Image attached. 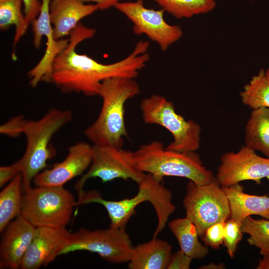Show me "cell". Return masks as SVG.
Here are the masks:
<instances>
[{
  "label": "cell",
  "instance_id": "cell-26",
  "mask_svg": "<svg viewBox=\"0 0 269 269\" xmlns=\"http://www.w3.org/2000/svg\"><path fill=\"white\" fill-rule=\"evenodd\" d=\"M243 233L249 235L247 242L260 249L262 256L269 252V220L247 217L242 224Z\"/></svg>",
  "mask_w": 269,
  "mask_h": 269
},
{
  "label": "cell",
  "instance_id": "cell-10",
  "mask_svg": "<svg viewBox=\"0 0 269 269\" xmlns=\"http://www.w3.org/2000/svg\"><path fill=\"white\" fill-rule=\"evenodd\" d=\"M93 149L91 163L75 186L78 195L90 178L98 177L103 183L118 178L131 179L138 184L146 174L136 168L134 151L110 145H93Z\"/></svg>",
  "mask_w": 269,
  "mask_h": 269
},
{
  "label": "cell",
  "instance_id": "cell-18",
  "mask_svg": "<svg viewBox=\"0 0 269 269\" xmlns=\"http://www.w3.org/2000/svg\"><path fill=\"white\" fill-rule=\"evenodd\" d=\"M229 201L230 218L242 224L247 217L258 215L269 220V197L246 193L239 183L222 187Z\"/></svg>",
  "mask_w": 269,
  "mask_h": 269
},
{
  "label": "cell",
  "instance_id": "cell-25",
  "mask_svg": "<svg viewBox=\"0 0 269 269\" xmlns=\"http://www.w3.org/2000/svg\"><path fill=\"white\" fill-rule=\"evenodd\" d=\"M240 95L242 103L253 109L269 108V82L264 69L245 85Z\"/></svg>",
  "mask_w": 269,
  "mask_h": 269
},
{
  "label": "cell",
  "instance_id": "cell-13",
  "mask_svg": "<svg viewBox=\"0 0 269 269\" xmlns=\"http://www.w3.org/2000/svg\"><path fill=\"white\" fill-rule=\"evenodd\" d=\"M51 0H41L40 11L31 22L33 44L38 49L43 36L46 37L44 54L38 63L28 73L30 85L36 87L39 82H50L52 65L55 58L68 45L69 39L56 40L54 38L53 26L50 19L49 4Z\"/></svg>",
  "mask_w": 269,
  "mask_h": 269
},
{
  "label": "cell",
  "instance_id": "cell-24",
  "mask_svg": "<svg viewBox=\"0 0 269 269\" xmlns=\"http://www.w3.org/2000/svg\"><path fill=\"white\" fill-rule=\"evenodd\" d=\"M22 5L21 0H0V29L4 31L12 25L15 26L13 49L27 29L21 10Z\"/></svg>",
  "mask_w": 269,
  "mask_h": 269
},
{
  "label": "cell",
  "instance_id": "cell-5",
  "mask_svg": "<svg viewBox=\"0 0 269 269\" xmlns=\"http://www.w3.org/2000/svg\"><path fill=\"white\" fill-rule=\"evenodd\" d=\"M72 119L70 110L52 108L37 121L25 120L22 134L26 137V149L18 160L24 191L31 187L34 178L47 166V161L55 155L50 144L53 135Z\"/></svg>",
  "mask_w": 269,
  "mask_h": 269
},
{
  "label": "cell",
  "instance_id": "cell-30",
  "mask_svg": "<svg viewBox=\"0 0 269 269\" xmlns=\"http://www.w3.org/2000/svg\"><path fill=\"white\" fill-rule=\"evenodd\" d=\"M24 6V14L27 27L38 15L41 8L39 0H21Z\"/></svg>",
  "mask_w": 269,
  "mask_h": 269
},
{
  "label": "cell",
  "instance_id": "cell-8",
  "mask_svg": "<svg viewBox=\"0 0 269 269\" xmlns=\"http://www.w3.org/2000/svg\"><path fill=\"white\" fill-rule=\"evenodd\" d=\"M186 191L183 200L186 217L196 226L200 237L211 225L230 218L229 200L215 178L204 185L189 180Z\"/></svg>",
  "mask_w": 269,
  "mask_h": 269
},
{
  "label": "cell",
  "instance_id": "cell-36",
  "mask_svg": "<svg viewBox=\"0 0 269 269\" xmlns=\"http://www.w3.org/2000/svg\"><path fill=\"white\" fill-rule=\"evenodd\" d=\"M265 75L267 79L269 82V67L266 70H265Z\"/></svg>",
  "mask_w": 269,
  "mask_h": 269
},
{
  "label": "cell",
  "instance_id": "cell-4",
  "mask_svg": "<svg viewBox=\"0 0 269 269\" xmlns=\"http://www.w3.org/2000/svg\"><path fill=\"white\" fill-rule=\"evenodd\" d=\"M134 152L137 169L150 174L160 182L165 176H176L204 185L215 178L195 151L169 150L161 141L153 140L140 145Z\"/></svg>",
  "mask_w": 269,
  "mask_h": 269
},
{
  "label": "cell",
  "instance_id": "cell-17",
  "mask_svg": "<svg viewBox=\"0 0 269 269\" xmlns=\"http://www.w3.org/2000/svg\"><path fill=\"white\" fill-rule=\"evenodd\" d=\"M98 9L97 4L82 0H51L49 16L55 39L69 35L81 19Z\"/></svg>",
  "mask_w": 269,
  "mask_h": 269
},
{
  "label": "cell",
  "instance_id": "cell-33",
  "mask_svg": "<svg viewBox=\"0 0 269 269\" xmlns=\"http://www.w3.org/2000/svg\"><path fill=\"white\" fill-rule=\"evenodd\" d=\"M84 2H92L98 6L99 9L105 10L115 7L119 2L123 0H82Z\"/></svg>",
  "mask_w": 269,
  "mask_h": 269
},
{
  "label": "cell",
  "instance_id": "cell-9",
  "mask_svg": "<svg viewBox=\"0 0 269 269\" xmlns=\"http://www.w3.org/2000/svg\"><path fill=\"white\" fill-rule=\"evenodd\" d=\"M134 246L125 229L109 227L89 230L81 228L71 233L58 256L70 252L86 251L98 254L112 264L128 263Z\"/></svg>",
  "mask_w": 269,
  "mask_h": 269
},
{
  "label": "cell",
  "instance_id": "cell-19",
  "mask_svg": "<svg viewBox=\"0 0 269 269\" xmlns=\"http://www.w3.org/2000/svg\"><path fill=\"white\" fill-rule=\"evenodd\" d=\"M171 256V245L153 237L133 247L128 267L130 269H167Z\"/></svg>",
  "mask_w": 269,
  "mask_h": 269
},
{
  "label": "cell",
  "instance_id": "cell-21",
  "mask_svg": "<svg viewBox=\"0 0 269 269\" xmlns=\"http://www.w3.org/2000/svg\"><path fill=\"white\" fill-rule=\"evenodd\" d=\"M245 143L269 158V108L253 109L246 126Z\"/></svg>",
  "mask_w": 269,
  "mask_h": 269
},
{
  "label": "cell",
  "instance_id": "cell-35",
  "mask_svg": "<svg viewBox=\"0 0 269 269\" xmlns=\"http://www.w3.org/2000/svg\"><path fill=\"white\" fill-rule=\"evenodd\" d=\"M226 267L223 263L216 264L214 263H210L208 265L202 266L199 269H225Z\"/></svg>",
  "mask_w": 269,
  "mask_h": 269
},
{
  "label": "cell",
  "instance_id": "cell-3",
  "mask_svg": "<svg viewBox=\"0 0 269 269\" xmlns=\"http://www.w3.org/2000/svg\"><path fill=\"white\" fill-rule=\"evenodd\" d=\"M138 185V192L135 196L118 201L105 199L96 190H83L78 195L77 204L102 205L108 212L110 219V227L126 229L130 219L135 214L136 207L142 202H149L154 209L157 218V224L153 236L157 237L175 210L172 202L171 192L148 173Z\"/></svg>",
  "mask_w": 269,
  "mask_h": 269
},
{
  "label": "cell",
  "instance_id": "cell-14",
  "mask_svg": "<svg viewBox=\"0 0 269 269\" xmlns=\"http://www.w3.org/2000/svg\"><path fill=\"white\" fill-rule=\"evenodd\" d=\"M93 151V145L83 141L70 146L65 159L51 168L38 173L33 179L34 184L36 186H63L88 169Z\"/></svg>",
  "mask_w": 269,
  "mask_h": 269
},
{
  "label": "cell",
  "instance_id": "cell-22",
  "mask_svg": "<svg viewBox=\"0 0 269 269\" xmlns=\"http://www.w3.org/2000/svg\"><path fill=\"white\" fill-rule=\"evenodd\" d=\"M23 177L18 173L0 192V232L21 214Z\"/></svg>",
  "mask_w": 269,
  "mask_h": 269
},
{
  "label": "cell",
  "instance_id": "cell-6",
  "mask_svg": "<svg viewBox=\"0 0 269 269\" xmlns=\"http://www.w3.org/2000/svg\"><path fill=\"white\" fill-rule=\"evenodd\" d=\"M76 205L63 186L30 187L22 195L20 215L36 228L66 227Z\"/></svg>",
  "mask_w": 269,
  "mask_h": 269
},
{
  "label": "cell",
  "instance_id": "cell-34",
  "mask_svg": "<svg viewBox=\"0 0 269 269\" xmlns=\"http://www.w3.org/2000/svg\"><path fill=\"white\" fill-rule=\"evenodd\" d=\"M257 269H269V252L263 255V258L259 261Z\"/></svg>",
  "mask_w": 269,
  "mask_h": 269
},
{
  "label": "cell",
  "instance_id": "cell-16",
  "mask_svg": "<svg viewBox=\"0 0 269 269\" xmlns=\"http://www.w3.org/2000/svg\"><path fill=\"white\" fill-rule=\"evenodd\" d=\"M66 227L37 228L35 236L22 260L21 269H38L52 262L69 240Z\"/></svg>",
  "mask_w": 269,
  "mask_h": 269
},
{
  "label": "cell",
  "instance_id": "cell-27",
  "mask_svg": "<svg viewBox=\"0 0 269 269\" xmlns=\"http://www.w3.org/2000/svg\"><path fill=\"white\" fill-rule=\"evenodd\" d=\"M243 234L241 223L230 218L225 222L223 243L230 258L235 256Z\"/></svg>",
  "mask_w": 269,
  "mask_h": 269
},
{
  "label": "cell",
  "instance_id": "cell-1",
  "mask_svg": "<svg viewBox=\"0 0 269 269\" xmlns=\"http://www.w3.org/2000/svg\"><path fill=\"white\" fill-rule=\"evenodd\" d=\"M95 33L94 28L80 22L70 33L68 46L55 58L50 82L63 92L99 96L104 81L118 77L135 79L150 59L149 43L142 40L136 42L128 56L110 64H103L86 54L77 53V46L93 37Z\"/></svg>",
  "mask_w": 269,
  "mask_h": 269
},
{
  "label": "cell",
  "instance_id": "cell-31",
  "mask_svg": "<svg viewBox=\"0 0 269 269\" xmlns=\"http://www.w3.org/2000/svg\"><path fill=\"white\" fill-rule=\"evenodd\" d=\"M192 260L180 250L172 254L167 269H189Z\"/></svg>",
  "mask_w": 269,
  "mask_h": 269
},
{
  "label": "cell",
  "instance_id": "cell-32",
  "mask_svg": "<svg viewBox=\"0 0 269 269\" xmlns=\"http://www.w3.org/2000/svg\"><path fill=\"white\" fill-rule=\"evenodd\" d=\"M19 173H21V168L19 161L10 165L0 166V187H2Z\"/></svg>",
  "mask_w": 269,
  "mask_h": 269
},
{
  "label": "cell",
  "instance_id": "cell-15",
  "mask_svg": "<svg viewBox=\"0 0 269 269\" xmlns=\"http://www.w3.org/2000/svg\"><path fill=\"white\" fill-rule=\"evenodd\" d=\"M37 228L21 215L5 227L0 244V268L20 269Z\"/></svg>",
  "mask_w": 269,
  "mask_h": 269
},
{
  "label": "cell",
  "instance_id": "cell-23",
  "mask_svg": "<svg viewBox=\"0 0 269 269\" xmlns=\"http://www.w3.org/2000/svg\"><path fill=\"white\" fill-rule=\"evenodd\" d=\"M165 12L178 19L189 18L210 12L215 0H153Z\"/></svg>",
  "mask_w": 269,
  "mask_h": 269
},
{
  "label": "cell",
  "instance_id": "cell-7",
  "mask_svg": "<svg viewBox=\"0 0 269 269\" xmlns=\"http://www.w3.org/2000/svg\"><path fill=\"white\" fill-rule=\"evenodd\" d=\"M140 108L145 123L160 126L172 135L173 140L166 148L179 152L196 151L199 149L200 126L177 114L171 101L162 96L153 94L141 101Z\"/></svg>",
  "mask_w": 269,
  "mask_h": 269
},
{
  "label": "cell",
  "instance_id": "cell-29",
  "mask_svg": "<svg viewBox=\"0 0 269 269\" xmlns=\"http://www.w3.org/2000/svg\"><path fill=\"white\" fill-rule=\"evenodd\" d=\"M25 121L22 116L14 117L0 126V133L10 137H17L22 134Z\"/></svg>",
  "mask_w": 269,
  "mask_h": 269
},
{
  "label": "cell",
  "instance_id": "cell-11",
  "mask_svg": "<svg viewBox=\"0 0 269 269\" xmlns=\"http://www.w3.org/2000/svg\"><path fill=\"white\" fill-rule=\"evenodd\" d=\"M114 7L131 21L134 34L146 35L155 42L161 51L167 50L183 35L180 26L170 24L165 20L163 9L147 8L144 5L143 0L121 1Z\"/></svg>",
  "mask_w": 269,
  "mask_h": 269
},
{
  "label": "cell",
  "instance_id": "cell-12",
  "mask_svg": "<svg viewBox=\"0 0 269 269\" xmlns=\"http://www.w3.org/2000/svg\"><path fill=\"white\" fill-rule=\"evenodd\" d=\"M256 150L246 145L236 152H227L221 157L215 177L222 187H228L245 180L258 184L261 180H269V158L258 155Z\"/></svg>",
  "mask_w": 269,
  "mask_h": 269
},
{
  "label": "cell",
  "instance_id": "cell-2",
  "mask_svg": "<svg viewBox=\"0 0 269 269\" xmlns=\"http://www.w3.org/2000/svg\"><path fill=\"white\" fill-rule=\"evenodd\" d=\"M140 92L134 78L118 77L104 81L99 94L102 99L101 109L97 119L85 130V135L94 145L122 148L128 136L125 105Z\"/></svg>",
  "mask_w": 269,
  "mask_h": 269
},
{
  "label": "cell",
  "instance_id": "cell-28",
  "mask_svg": "<svg viewBox=\"0 0 269 269\" xmlns=\"http://www.w3.org/2000/svg\"><path fill=\"white\" fill-rule=\"evenodd\" d=\"M225 223H216L206 229L202 236L205 245L215 249L220 248L224 241Z\"/></svg>",
  "mask_w": 269,
  "mask_h": 269
},
{
  "label": "cell",
  "instance_id": "cell-20",
  "mask_svg": "<svg viewBox=\"0 0 269 269\" xmlns=\"http://www.w3.org/2000/svg\"><path fill=\"white\" fill-rule=\"evenodd\" d=\"M168 227L177 240L180 250L185 255L197 260L208 255V247L200 242L197 228L187 217L174 219L168 223Z\"/></svg>",
  "mask_w": 269,
  "mask_h": 269
}]
</instances>
